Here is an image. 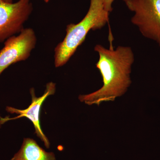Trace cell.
I'll return each mask as SVG.
<instances>
[{"label": "cell", "instance_id": "1", "mask_svg": "<svg viewBox=\"0 0 160 160\" xmlns=\"http://www.w3.org/2000/svg\"><path fill=\"white\" fill-rule=\"evenodd\" d=\"M94 50L99 55L96 64L102 78V88L89 94L81 95L80 102L89 106H99L103 102H113L122 96L132 83L130 73L135 58L133 52L129 46H118L116 49H106L96 45Z\"/></svg>", "mask_w": 160, "mask_h": 160}, {"label": "cell", "instance_id": "11", "mask_svg": "<svg viewBox=\"0 0 160 160\" xmlns=\"http://www.w3.org/2000/svg\"><path fill=\"white\" fill-rule=\"evenodd\" d=\"M123 1L126 3L127 2H128V1H130V0H123Z\"/></svg>", "mask_w": 160, "mask_h": 160}, {"label": "cell", "instance_id": "10", "mask_svg": "<svg viewBox=\"0 0 160 160\" xmlns=\"http://www.w3.org/2000/svg\"><path fill=\"white\" fill-rule=\"evenodd\" d=\"M43 1H44L46 3H48L49 2V1H50V0H43Z\"/></svg>", "mask_w": 160, "mask_h": 160}, {"label": "cell", "instance_id": "6", "mask_svg": "<svg viewBox=\"0 0 160 160\" xmlns=\"http://www.w3.org/2000/svg\"><path fill=\"white\" fill-rule=\"evenodd\" d=\"M56 84L50 82L46 85V88L44 94L40 97H37L36 96L34 88H31L30 89V94L32 98V102L30 106L25 109H19L13 107L7 106L6 110L9 113H16L18 114V116L13 118H1L0 124H3L7 121L10 120L17 119L20 118H26L30 120L34 126L35 133L38 137L42 140L45 144V146L47 149L50 147V142L48 138L44 134L41 128L40 124V115L41 107L42 106L43 102H45L48 97L54 94L56 92Z\"/></svg>", "mask_w": 160, "mask_h": 160}, {"label": "cell", "instance_id": "7", "mask_svg": "<svg viewBox=\"0 0 160 160\" xmlns=\"http://www.w3.org/2000/svg\"><path fill=\"white\" fill-rule=\"evenodd\" d=\"M11 160H56L52 152H47L33 139L23 140L21 149Z\"/></svg>", "mask_w": 160, "mask_h": 160}, {"label": "cell", "instance_id": "2", "mask_svg": "<svg viewBox=\"0 0 160 160\" xmlns=\"http://www.w3.org/2000/svg\"><path fill=\"white\" fill-rule=\"evenodd\" d=\"M90 6L83 19L78 24L66 26V36L54 49V65L56 68L65 65L86 38L90 30L102 28L109 22V14L103 6L102 0H90Z\"/></svg>", "mask_w": 160, "mask_h": 160}, {"label": "cell", "instance_id": "9", "mask_svg": "<svg viewBox=\"0 0 160 160\" xmlns=\"http://www.w3.org/2000/svg\"><path fill=\"white\" fill-rule=\"evenodd\" d=\"M0 1H2V2L6 3H12V0H0Z\"/></svg>", "mask_w": 160, "mask_h": 160}, {"label": "cell", "instance_id": "5", "mask_svg": "<svg viewBox=\"0 0 160 160\" xmlns=\"http://www.w3.org/2000/svg\"><path fill=\"white\" fill-rule=\"evenodd\" d=\"M37 40L35 32L30 28L7 39L0 50V75L12 64L27 60L35 47Z\"/></svg>", "mask_w": 160, "mask_h": 160}, {"label": "cell", "instance_id": "3", "mask_svg": "<svg viewBox=\"0 0 160 160\" xmlns=\"http://www.w3.org/2000/svg\"><path fill=\"white\" fill-rule=\"evenodd\" d=\"M126 4L134 13L132 23L143 36L160 47V0H130Z\"/></svg>", "mask_w": 160, "mask_h": 160}, {"label": "cell", "instance_id": "4", "mask_svg": "<svg viewBox=\"0 0 160 160\" xmlns=\"http://www.w3.org/2000/svg\"><path fill=\"white\" fill-rule=\"evenodd\" d=\"M32 10L30 0H19L11 3L0 1V43L25 29L23 25Z\"/></svg>", "mask_w": 160, "mask_h": 160}, {"label": "cell", "instance_id": "8", "mask_svg": "<svg viewBox=\"0 0 160 160\" xmlns=\"http://www.w3.org/2000/svg\"><path fill=\"white\" fill-rule=\"evenodd\" d=\"M115 0H102L104 9L106 11L110 13L112 11V3Z\"/></svg>", "mask_w": 160, "mask_h": 160}]
</instances>
